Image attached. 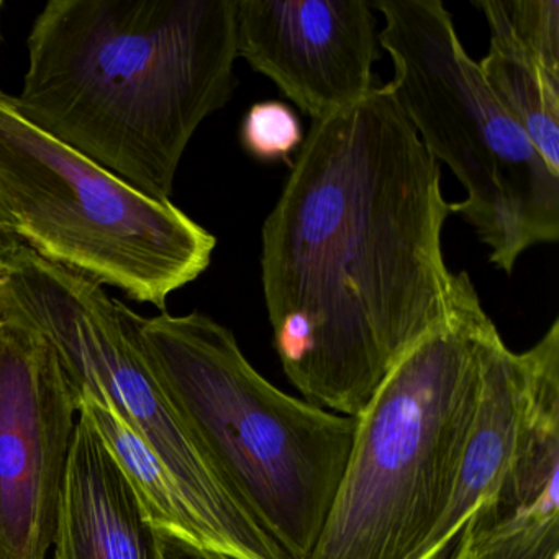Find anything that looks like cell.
<instances>
[{
	"label": "cell",
	"instance_id": "cell-9",
	"mask_svg": "<svg viewBox=\"0 0 559 559\" xmlns=\"http://www.w3.org/2000/svg\"><path fill=\"white\" fill-rule=\"evenodd\" d=\"M366 0H237V55L317 120L374 90L379 32Z\"/></svg>",
	"mask_w": 559,
	"mask_h": 559
},
{
	"label": "cell",
	"instance_id": "cell-6",
	"mask_svg": "<svg viewBox=\"0 0 559 559\" xmlns=\"http://www.w3.org/2000/svg\"><path fill=\"white\" fill-rule=\"evenodd\" d=\"M0 222L25 247L165 312L209 266L217 238L55 139L0 91Z\"/></svg>",
	"mask_w": 559,
	"mask_h": 559
},
{
	"label": "cell",
	"instance_id": "cell-18",
	"mask_svg": "<svg viewBox=\"0 0 559 559\" xmlns=\"http://www.w3.org/2000/svg\"><path fill=\"white\" fill-rule=\"evenodd\" d=\"M24 247L19 238H15L11 231L5 228V225L0 222V261L14 254L19 248Z\"/></svg>",
	"mask_w": 559,
	"mask_h": 559
},
{
	"label": "cell",
	"instance_id": "cell-8",
	"mask_svg": "<svg viewBox=\"0 0 559 559\" xmlns=\"http://www.w3.org/2000/svg\"><path fill=\"white\" fill-rule=\"evenodd\" d=\"M76 401L53 345L0 323V559H47L73 443Z\"/></svg>",
	"mask_w": 559,
	"mask_h": 559
},
{
	"label": "cell",
	"instance_id": "cell-11",
	"mask_svg": "<svg viewBox=\"0 0 559 559\" xmlns=\"http://www.w3.org/2000/svg\"><path fill=\"white\" fill-rule=\"evenodd\" d=\"M525 394V352L513 353L502 340L487 361L476 424L450 502L415 559H456L467 526L509 466Z\"/></svg>",
	"mask_w": 559,
	"mask_h": 559
},
{
	"label": "cell",
	"instance_id": "cell-16",
	"mask_svg": "<svg viewBox=\"0 0 559 559\" xmlns=\"http://www.w3.org/2000/svg\"><path fill=\"white\" fill-rule=\"evenodd\" d=\"M304 139L299 116L281 100L253 104L241 122V145L258 162H286L290 166Z\"/></svg>",
	"mask_w": 559,
	"mask_h": 559
},
{
	"label": "cell",
	"instance_id": "cell-10",
	"mask_svg": "<svg viewBox=\"0 0 559 559\" xmlns=\"http://www.w3.org/2000/svg\"><path fill=\"white\" fill-rule=\"evenodd\" d=\"M53 545L55 559H159L158 530L96 428L81 414Z\"/></svg>",
	"mask_w": 559,
	"mask_h": 559
},
{
	"label": "cell",
	"instance_id": "cell-2",
	"mask_svg": "<svg viewBox=\"0 0 559 559\" xmlns=\"http://www.w3.org/2000/svg\"><path fill=\"white\" fill-rule=\"evenodd\" d=\"M19 110L156 201L234 96L237 0H50L27 38Z\"/></svg>",
	"mask_w": 559,
	"mask_h": 559
},
{
	"label": "cell",
	"instance_id": "cell-19",
	"mask_svg": "<svg viewBox=\"0 0 559 559\" xmlns=\"http://www.w3.org/2000/svg\"><path fill=\"white\" fill-rule=\"evenodd\" d=\"M5 2L0 0V22H2V11H4ZM0 41H2V27H0Z\"/></svg>",
	"mask_w": 559,
	"mask_h": 559
},
{
	"label": "cell",
	"instance_id": "cell-12",
	"mask_svg": "<svg viewBox=\"0 0 559 559\" xmlns=\"http://www.w3.org/2000/svg\"><path fill=\"white\" fill-rule=\"evenodd\" d=\"M78 414L91 421L135 490L146 516L159 532L175 533L204 545V536L178 486L155 451L119 417L107 402L81 392Z\"/></svg>",
	"mask_w": 559,
	"mask_h": 559
},
{
	"label": "cell",
	"instance_id": "cell-17",
	"mask_svg": "<svg viewBox=\"0 0 559 559\" xmlns=\"http://www.w3.org/2000/svg\"><path fill=\"white\" fill-rule=\"evenodd\" d=\"M159 559H235L175 533L159 532Z\"/></svg>",
	"mask_w": 559,
	"mask_h": 559
},
{
	"label": "cell",
	"instance_id": "cell-5",
	"mask_svg": "<svg viewBox=\"0 0 559 559\" xmlns=\"http://www.w3.org/2000/svg\"><path fill=\"white\" fill-rule=\"evenodd\" d=\"M388 84L431 158L466 191L451 204L510 276L530 248L559 238V173L493 96L440 0H376Z\"/></svg>",
	"mask_w": 559,
	"mask_h": 559
},
{
	"label": "cell",
	"instance_id": "cell-4",
	"mask_svg": "<svg viewBox=\"0 0 559 559\" xmlns=\"http://www.w3.org/2000/svg\"><path fill=\"white\" fill-rule=\"evenodd\" d=\"M502 342L473 281L358 417L335 502L310 559H415L443 515Z\"/></svg>",
	"mask_w": 559,
	"mask_h": 559
},
{
	"label": "cell",
	"instance_id": "cell-20",
	"mask_svg": "<svg viewBox=\"0 0 559 559\" xmlns=\"http://www.w3.org/2000/svg\"><path fill=\"white\" fill-rule=\"evenodd\" d=\"M4 322V313H2V309H0V323Z\"/></svg>",
	"mask_w": 559,
	"mask_h": 559
},
{
	"label": "cell",
	"instance_id": "cell-15",
	"mask_svg": "<svg viewBox=\"0 0 559 559\" xmlns=\"http://www.w3.org/2000/svg\"><path fill=\"white\" fill-rule=\"evenodd\" d=\"M456 559H559V512L528 516L471 539Z\"/></svg>",
	"mask_w": 559,
	"mask_h": 559
},
{
	"label": "cell",
	"instance_id": "cell-7",
	"mask_svg": "<svg viewBox=\"0 0 559 559\" xmlns=\"http://www.w3.org/2000/svg\"><path fill=\"white\" fill-rule=\"evenodd\" d=\"M0 309L53 345L74 397L87 392L107 402L155 451L207 548L235 559H283L218 484L179 420L146 361L139 313L25 245L0 261Z\"/></svg>",
	"mask_w": 559,
	"mask_h": 559
},
{
	"label": "cell",
	"instance_id": "cell-3",
	"mask_svg": "<svg viewBox=\"0 0 559 559\" xmlns=\"http://www.w3.org/2000/svg\"><path fill=\"white\" fill-rule=\"evenodd\" d=\"M146 361L230 499L283 559H310L352 456L358 417L274 388L234 332L201 312L140 317Z\"/></svg>",
	"mask_w": 559,
	"mask_h": 559
},
{
	"label": "cell",
	"instance_id": "cell-1",
	"mask_svg": "<svg viewBox=\"0 0 559 559\" xmlns=\"http://www.w3.org/2000/svg\"><path fill=\"white\" fill-rule=\"evenodd\" d=\"M451 204L388 84L312 122L261 230L274 348L306 402L359 417L469 280L443 253Z\"/></svg>",
	"mask_w": 559,
	"mask_h": 559
},
{
	"label": "cell",
	"instance_id": "cell-13",
	"mask_svg": "<svg viewBox=\"0 0 559 559\" xmlns=\"http://www.w3.org/2000/svg\"><path fill=\"white\" fill-rule=\"evenodd\" d=\"M480 73L546 165L559 173V76L490 41Z\"/></svg>",
	"mask_w": 559,
	"mask_h": 559
},
{
	"label": "cell",
	"instance_id": "cell-14",
	"mask_svg": "<svg viewBox=\"0 0 559 559\" xmlns=\"http://www.w3.org/2000/svg\"><path fill=\"white\" fill-rule=\"evenodd\" d=\"M490 41L516 51L559 76L558 0H476Z\"/></svg>",
	"mask_w": 559,
	"mask_h": 559
}]
</instances>
